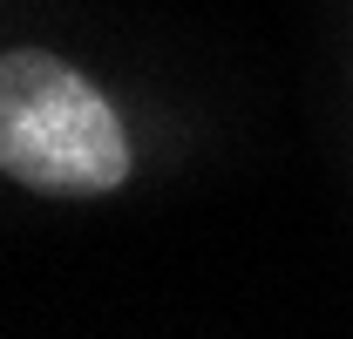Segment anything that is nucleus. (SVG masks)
I'll use <instances>...</instances> for the list:
<instances>
[{
	"mask_svg": "<svg viewBox=\"0 0 353 339\" xmlns=\"http://www.w3.org/2000/svg\"><path fill=\"white\" fill-rule=\"evenodd\" d=\"M0 176L41 197H109L130 176L123 116L48 48L0 54Z\"/></svg>",
	"mask_w": 353,
	"mask_h": 339,
	"instance_id": "obj_1",
	"label": "nucleus"
}]
</instances>
